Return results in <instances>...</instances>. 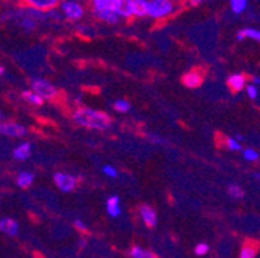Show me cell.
Instances as JSON below:
<instances>
[{
    "label": "cell",
    "instance_id": "27",
    "mask_svg": "<svg viewBox=\"0 0 260 258\" xmlns=\"http://www.w3.org/2000/svg\"><path fill=\"white\" fill-rule=\"evenodd\" d=\"M243 158L247 162H256L259 159V153L256 150H254V149H245L243 150Z\"/></svg>",
    "mask_w": 260,
    "mask_h": 258
},
{
    "label": "cell",
    "instance_id": "34",
    "mask_svg": "<svg viewBox=\"0 0 260 258\" xmlns=\"http://www.w3.org/2000/svg\"><path fill=\"white\" fill-rule=\"evenodd\" d=\"M189 3L191 7H200L203 3V0H189Z\"/></svg>",
    "mask_w": 260,
    "mask_h": 258
},
{
    "label": "cell",
    "instance_id": "20",
    "mask_svg": "<svg viewBox=\"0 0 260 258\" xmlns=\"http://www.w3.org/2000/svg\"><path fill=\"white\" fill-rule=\"evenodd\" d=\"M257 253V243L255 241H246L243 247L241 248V252L238 258H255Z\"/></svg>",
    "mask_w": 260,
    "mask_h": 258
},
{
    "label": "cell",
    "instance_id": "38",
    "mask_svg": "<svg viewBox=\"0 0 260 258\" xmlns=\"http://www.w3.org/2000/svg\"><path fill=\"white\" fill-rule=\"evenodd\" d=\"M86 243H87V241L84 240V239H82V240H80L79 244H82V248H84V247H86Z\"/></svg>",
    "mask_w": 260,
    "mask_h": 258
},
{
    "label": "cell",
    "instance_id": "17",
    "mask_svg": "<svg viewBox=\"0 0 260 258\" xmlns=\"http://www.w3.org/2000/svg\"><path fill=\"white\" fill-rule=\"evenodd\" d=\"M21 96H22V99L25 101V102H27L29 105H32V106H42L44 102V99L42 98L39 94L35 93L32 89H25Z\"/></svg>",
    "mask_w": 260,
    "mask_h": 258
},
{
    "label": "cell",
    "instance_id": "12",
    "mask_svg": "<svg viewBox=\"0 0 260 258\" xmlns=\"http://www.w3.org/2000/svg\"><path fill=\"white\" fill-rule=\"evenodd\" d=\"M203 82V77L198 72V71H190L186 72L183 77V84L185 85L186 88H198Z\"/></svg>",
    "mask_w": 260,
    "mask_h": 258
},
{
    "label": "cell",
    "instance_id": "4",
    "mask_svg": "<svg viewBox=\"0 0 260 258\" xmlns=\"http://www.w3.org/2000/svg\"><path fill=\"white\" fill-rule=\"evenodd\" d=\"M63 17L70 21H79L84 17V7L78 0H62L58 6Z\"/></svg>",
    "mask_w": 260,
    "mask_h": 258
},
{
    "label": "cell",
    "instance_id": "26",
    "mask_svg": "<svg viewBox=\"0 0 260 258\" xmlns=\"http://www.w3.org/2000/svg\"><path fill=\"white\" fill-rule=\"evenodd\" d=\"M46 14H47V18H48V20L56 21V22H58V21H61L62 18H65L63 17L62 12L60 11V8H58V7L57 8H53V9H51V11L46 12Z\"/></svg>",
    "mask_w": 260,
    "mask_h": 258
},
{
    "label": "cell",
    "instance_id": "10",
    "mask_svg": "<svg viewBox=\"0 0 260 258\" xmlns=\"http://www.w3.org/2000/svg\"><path fill=\"white\" fill-rule=\"evenodd\" d=\"M139 212H140V216H141V219L144 221V224L146 225L148 227H155V225H157V213H155V210L153 209L150 205L148 204H143L140 205V208H139Z\"/></svg>",
    "mask_w": 260,
    "mask_h": 258
},
{
    "label": "cell",
    "instance_id": "39",
    "mask_svg": "<svg viewBox=\"0 0 260 258\" xmlns=\"http://www.w3.org/2000/svg\"><path fill=\"white\" fill-rule=\"evenodd\" d=\"M254 177L257 179V181H260V173H255Z\"/></svg>",
    "mask_w": 260,
    "mask_h": 258
},
{
    "label": "cell",
    "instance_id": "11",
    "mask_svg": "<svg viewBox=\"0 0 260 258\" xmlns=\"http://www.w3.org/2000/svg\"><path fill=\"white\" fill-rule=\"evenodd\" d=\"M0 231L9 236H16L20 231V225L11 217H4L0 219Z\"/></svg>",
    "mask_w": 260,
    "mask_h": 258
},
{
    "label": "cell",
    "instance_id": "9",
    "mask_svg": "<svg viewBox=\"0 0 260 258\" xmlns=\"http://www.w3.org/2000/svg\"><path fill=\"white\" fill-rule=\"evenodd\" d=\"M25 7L39 9V11L48 12L53 8H57L60 6L61 0H21Z\"/></svg>",
    "mask_w": 260,
    "mask_h": 258
},
{
    "label": "cell",
    "instance_id": "7",
    "mask_svg": "<svg viewBox=\"0 0 260 258\" xmlns=\"http://www.w3.org/2000/svg\"><path fill=\"white\" fill-rule=\"evenodd\" d=\"M112 9L123 20L134 17V0H112Z\"/></svg>",
    "mask_w": 260,
    "mask_h": 258
},
{
    "label": "cell",
    "instance_id": "3",
    "mask_svg": "<svg viewBox=\"0 0 260 258\" xmlns=\"http://www.w3.org/2000/svg\"><path fill=\"white\" fill-rule=\"evenodd\" d=\"M175 11L174 2H153L149 0L148 17L153 20H165Z\"/></svg>",
    "mask_w": 260,
    "mask_h": 258
},
{
    "label": "cell",
    "instance_id": "35",
    "mask_svg": "<svg viewBox=\"0 0 260 258\" xmlns=\"http://www.w3.org/2000/svg\"><path fill=\"white\" fill-rule=\"evenodd\" d=\"M251 82H252V84L259 85V84H260V78H259V77H256V75H255V77H252Z\"/></svg>",
    "mask_w": 260,
    "mask_h": 258
},
{
    "label": "cell",
    "instance_id": "21",
    "mask_svg": "<svg viewBox=\"0 0 260 258\" xmlns=\"http://www.w3.org/2000/svg\"><path fill=\"white\" fill-rule=\"evenodd\" d=\"M249 2L250 0H229L232 11L236 14L243 13L249 7Z\"/></svg>",
    "mask_w": 260,
    "mask_h": 258
},
{
    "label": "cell",
    "instance_id": "15",
    "mask_svg": "<svg viewBox=\"0 0 260 258\" xmlns=\"http://www.w3.org/2000/svg\"><path fill=\"white\" fill-rule=\"evenodd\" d=\"M228 85L233 92H241L245 89L246 85V78L242 74H233L228 78Z\"/></svg>",
    "mask_w": 260,
    "mask_h": 258
},
{
    "label": "cell",
    "instance_id": "33",
    "mask_svg": "<svg viewBox=\"0 0 260 258\" xmlns=\"http://www.w3.org/2000/svg\"><path fill=\"white\" fill-rule=\"evenodd\" d=\"M236 38H237L238 42H242V40H245V39H246L245 32H243V28H242V30H240V31H238L237 34H236Z\"/></svg>",
    "mask_w": 260,
    "mask_h": 258
},
{
    "label": "cell",
    "instance_id": "29",
    "mask_svg": "<svg viewBox=\"0 0 260 258\" xmlns=\"http://www.w3.org/2000/svg\"><path fill=\"white\" fill-rule=\"evenodd\" d=\"M246 94H247V97L250 99H256L257 96H259V89L252 83L251 84H247V87H246Z\"/></svg>",
    "mask_w": 260,
    "mask_h": 258
},
{
    "label": "cell",
    "instance_id": "6",
    "mask_svg": "<svg viewBox=\"0 0 260 258\" xmlns=\"http://www.w3.org/2000/svg\"><path fill=\"white\" fill-rule=\"evenodd\" d=\"M0 133L11 138H22L27 134V129L16 122H3L0 124Z\"/></svg>",
    "mask_w": 260,
    "mask_h": 258
},
{
    "label": "cell",
    "instance_id": "25",
    "mask_svg": "<svg viewBox=\"0 0 260 258\" xmlns=\"http://www.w3.org/2000/svg\"><path fill=\"white\" fill-rule=\"evenodd\" d=\"M243 32H245L246 39H251L260 42V30H256L254 27H246L243 28Z\"/></svg>",
    "mask_w": 260,
    "mask_h": 258
},
{
    "label": "cell",
    "instance_id": "31",
    "mask_svg": "<svg viewBox=\"0 0 260 258\" xmlns=\"http://www.w3.org/2000/svg\"><path fill=\"white\" fill-rule=\"evenodd\" d=\"M209 244H206V243H200V244L196 245L194 252L197 255H205L209 253Z\"/></svg>",
    "mask_w": 260,
    "mask_h": 258
},
{
    "label": "cell",
    "instance_id": "36",
    "mask_svg": "<svg viewBox=\"0 0 260 258\" xmlns=\"http://www.w3.org/2000/svg\"><path fill=\"white\" fill-rule=\"evenodd\" d=\"M235 138L236 139H237V141H243V137L242 136H241V134H236V137H235Z\"/></svg>",
    "mask_w": 260,
    "mask_h": 258
},
{
    "label": "cell",
    "instance_id": "8",
    "mask_svg": "<svg viewBox=\"0 0 260 258\" xmlns=\"http://www.w3.org/2000/svg\"><path fill=\"white\" fill-rule=\"evenodd\" d=\"M92 14L96 20L101 21L104 23H108V25H118L120 22L122 18L113 11L112 8L106 9H100V11H92Z\"/></svg>",
    "mask_w": 260,
    "mask_h": 258
},
{
    "label": "cell",
    "instance_id": "5",
    "mask_svg": "<svg viewBox=\"0 0 260 258\" xmlns=\"http://www.w3.org/2000/svg\"><path fill=\"white\" fill-rule=\"evenodd\" d=\"M53 181L58 190H61L62 193H72L78 185L77 177L69 173H63V172H56L53 176Z\"/></svg>",
    "mask_w": 260,
    "mask_h": 258
},
{
    "label": "cell",
    "instance_id": "2",
    "mask_svg": "<svg viewBox=\"0 0 260 258\" xmlns=\"http://www.w3.org/2000/svg\"><path fill=\"white\" fill-rule=\"evenodd\" d=\"M30 87H31L32 91L35 93L39 94L44 101H52L57 97L58 91L57 88L54 87L53 83H51L49 80L43 79V78H37V79H32L30 82Z\"/></svg>",
    "mask_w": 260,
    "mask_h": 258
},
{
    "label": "cell",
    "instance_id": "30",
    "mask_svg": "<svg viewBox=\"0 0 260 258\" xmlns=\"http://www.w3.org/2000/svg\"><path fill=\"white\" fill-rule=\"evenodd\" d=\"M103 172H104V174H105V176L110 177V178H117V177H118V170L115 169L113 165H104Z\"/></svg>",
    "mask_w": 260,
    "mask_h": 258
},
{
    "label": "cell",
    "instance_id": "19",
    "mask_svg": "<svg viewBox=\"0 0 260 258\" xmlns=\"http://www.w3.org/2000/svg\"><path fill=\"white\" fill-rule=\"evenodd\" d=\"M128 254L131 258H158L152 250L140 247V245H134V247L129 249Z\"/></svg>",
    "mask_w": 260,
    "mask_h": 258
},
{
    "label": "cell",
    "instance_id": "23",
    "mask_svg": "<svg viewBox=\"0 0 260 258\" xmlns=\"http://www.w3.org/2000/svg\"><path fill=\"white\" fill-rule=\"evenodd\" d=\"M112 8V0H91V11Z\"/></svg>",
    "mask_w": 260,
    "mask_h": 258
},
{
    "label": "cell",
    "instance_id": "24",
    "mask_svg": "<svg viewBox=\"0 0 260 258\" xmlns=\"http://www.w3.org/2000/svg\"><path fill=\"white\" fill-rule=\"evenodd\" d=\"M114 110L118 111V113H128L129 108H131V103L126 99H117L114 102Z\"/></svg>",
    "mask_w": 260,
    "mask_h": 258
},
{
    "label": "cell",
    "instance_id": "41",
    "mask_svg": "<svg viewBox=\"0 0 260 258\" xmlns=\"http://www.w3.org/2000/svg\"><path fill=\"white\" fill-rule=\"evenodd\" d=\"M61 2H62V0H61Z\"/></svg>",
    "mask_w": 260,
    "mask_h": 258
},
{
    "label": "cell",
    "instance_id": "13",
    "mask_svg": "<svg viewBox=\"0 0 260 258\" xmlns=\"http://www.w3.org/2000/svg\"><path fill=\"white\" fill-rule=\"evenodd\" d=\"M31 143H29V142H22V143H20V145L13 150V158H15L16 160H20V162L29 159L30 156H31Z\"/></svg>",
    "mask_w": 260,
    "mask_h": 258
},
{
    "label": "cell",
    "instance_id": "16",
    "mask_svg": "<svg viewBox=\"0 0 260 258\" xmlns=\"http://www.w3.org/2000/svg\"><path fill=\"white\" fill-rule=\"evenodd\" d=\"M35 176L31 172H27V170H22L16 177V185H17L20 189H27L30 188L34 182Z\"/></svg>",
    "mask_w": 260,
    "mask_h": 258
},
{
    "label": "cell",
    "instance_id": "1",
    "mask_svg": "<svg viewBox=\"0 0 260 258\" xmlns=\"http://www.w3.org/2000/svg\"><path fill=\"white\" fill-rule=\"evenodd\" d=\"M73 120L79 127L100 132L108 131L113 124L112 118L108 114L91 107H78L73 113Z\"/></svg>",
    "mask_w": 260,
    "mask_h": 258
},
{
    "label": "cell",
    "instance_id": "32",
    "mask_svg": "<svg viewBox=\"0 0 260 258\" xmlns=\"http://www.w3.org/2000/svg\"><path fill=\"white\" fill-rule=\"evenodd\" d=\"M74 226H75V229H77V230H79V231H86L87 230L86 224H84L82 219H75Z\"/></svg>",
    "mask_w": 260,
    "mask_h": 258
},
{
    "label": "cell",
    "instance_id": "14",
    "mask_svg": "<svg viewBox=\"0 0 260 258\" xmlns=\"http://www.w3.org/2000/svg\"><path fill=\"white\" fill-rule=\"evenodd\" d=\"M106 212L109 213V216L115 218L120 214L122 209H120V200L119 196L113 195L106 200Z\"/></svg>",
    "mask_w": 260,
    "mask_h": 258
},
{
    "label": "cell",
    "instance_id": "37",
    "mask_svg": "<svg viewBox=\"0 0 260 258\" xmlns=\"http://www.w3.org/2000/svg\"><path fill=\"white\" fill-rule=\"evenodd\" d=\"M4 72H6V67H4V66H0V75H4Z\"/></svg>",
    "mask_w": 260,
    "mask_h": 258
},
{
    "label": "cell",
    "instance_id": "18",
    "mask_svg": "<svg viewBox=\"0 0 260 258\" xmlns=\"http://www.w3.org/2000/svg\"><path fill=\"white\" fill-rule=\"evenodd\" d=\"M149 0H134V17H148Z\"/></svg>",
    "mask_w": 260,
    "mask_h": 258
},
{
    "label": "cell",
    "instance_id": "42",
    "mask_svg": "<svg viewBox=\"0 0 260 258\" xmlns=\"http://www.w3.org/2000/svg\"><path fill=\"white\" fill-rule=\"evenodd\" d=\"M259 43H260V42H259Z\"/></svg>",
    "mask_w": 260,
    "mask_h": 258
},
{
    "label": "cell",
    "instance_id": "22",
    "mask_svg": "<svg viewBox=\"0 0 260 258\" xmlns=\"http://www.w3.org/2000/svg\"><path fill=\"white\" fill-rule=\"evenodd\" d=\"M228 195L231 196L232 199H236V200H240L245 196V191L241 186L238 185H229L228 186Z\"/></svg>",
    "mask_w": 260,
    "mask_h": 258
},
{
    "label": "cell",
    "instance_id": "40",
    "mask_svg": "<svg viewBox=\"0 0 260 258\" xmlns=\"http://www.w3.org/2000/svg\"><path fill=\"white\" fill-rule=\"evenodd\" d=\"M153 2H174V0H153Z\"/></svg>",
    "mask_w": 260,
    "mask_h": 258
},
{
    "label": "cell",
    "instance_id": "28",
    "mask_svg": "<svg viewBox=\"0 0 260 258\" xmlns=\"http://www.w3.org/2000/svg\"><path fill=\"white\" fill-rule=\"evenodd\" d=\"M225 145H226V148H228V150H231V151L242 150V145H241V142L237 141L235 137H233V138H226Z\"/></svg>",
    "mask_w": 260,
    "mask_h": 258
}]
</instances>
